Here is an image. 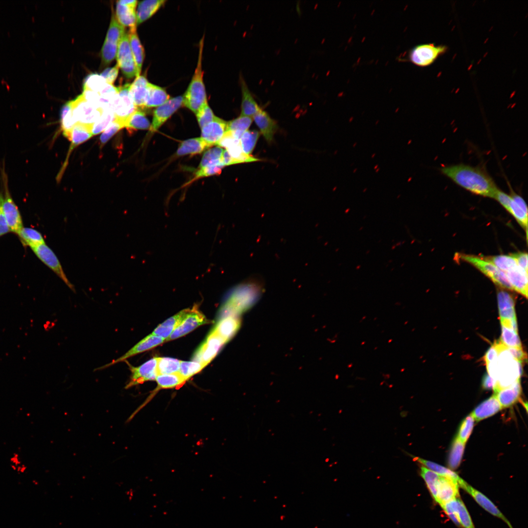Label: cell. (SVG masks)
I'll return each instance as SVG.
<instances>
[{"label":"cell","mask_w":528,"mask_h":528,"mask_svg":"<svg viewBox=\"0 0 528 528\" xmlns=\"http://www.w3.org/2000/svg\"><path fill=\"white\" fill-rule=\"evenodd\" d=\"M196 115L201 129L212 121L215 117L208 103L199 110Z\"/></svg>","instance_id":"9f6ffc18"},{"label":"cell","mask_w":528,"mask_h":528,"mask_svg":"<svg viewBox=\"0 0 528 528\" xmlns=\"http://www.w3.org/2000/svg\"><path fill=\"white\" fill-rule=\"evenodd\" d=\"M253 121L252 117L241 116L227 123V131L240 140L242 134L248 130Z\"/></svg>","instance_id":"ab89813d"},{"label":"cell","mask_w":528,"mask_h":528,"mask_svg":"<svg viewBox=\"0 0 528 528\" xmlns=\"http://www.w3.org/2000/svg\"><path fill=\"white\" fill-rule=\"evenodd\" d=\"M458 484L468 492L483 508L492 515L501 519L506 523L509 528H512L508 520L487 497L469 485L462 479L458 482Z\"/></svg>","instance_id":"ffe728a7"},{"label":"cell","mask_w":528,"mask_h":528,"mask_svg":"<svg viewBox=\"0 0 528 528\" xmlns=\"http://www.w3.org/2000/svg\"><path fill=\"white\" fill-rule=\"evenodd\" d=\"M149 120L142 111L137 110L129 117L125 127L131 130H147L150 128Z\"/></svg>","instance_id":"c3c4849f"},{"label":"cell","mask_w":528,"mask_h":528,"mask_svg":"<svg viewBox=\"0 0 528 528\" xmlns=\"http://www.w3.org/2000/svg\"><path fill=\"white\" fill-rule=\"evenodd\" d=\"M119 71V67L116 64L114 66L105 69L100 74L110 85H112L116 79Z\"/></svg>","instance_id":"94428289"},{"label":"cell","mask_w":528,"mask_h":528,"mask_svg":"<svg viewBox=\"0 0 528 528\" xmlns=\"http://www.w3.org/2000/svg\"><path fill=\"white\" fill-rule=\"evenodd\" d=\"M137 1L121 0L116 1V19L122 26L130 28L136 27L135 8Z\"/></svg>","instance_id":"d6986e66"},{"label":"cell","mask_w":528,"mask_h":528,"mask_svg":"<svg viewBox=\"0 0 528 528\" xmlns=\"http://www.w3.org/2000/svg\"><path fill=\"white\" fill-rule=\"evenodd\" d=\"M241 321L239 316H229L219 320L212 331L227 343L239 330Z\"/></svg>","instance_id":"d4e9b609"},{"label":"cell","mask_w":528,"mask_h":528,"mask_svg":"<svg viewBox=\"0 0 528 528\" xmlns=\"http://www.w3.org/2000/svg\"><path fill=\"white\" fill-rule=\"evenodd\" d=\"M70 101L73 116L76 123L92 128L93 124L100 118L103 110L87 101L82 94Z\"/></svg>","instance_id":"30bf717a"},{"label":"cell","mask_w":528,"mask_h":528,"mask_svg":"<svg viewBox=\"0 0 528 528\" xmlns=\"http://www.w3.org/2000/svg\"><path fill=\"white\" fill-rule=\"evenodd\" d=\"M165 2L164 0H146L139 2L136 12V24H140L150 18Z\"/></svg>","instance_id":"836d02e7"},{"label":"cell","mask_w":528,"mask_h":528,"mask_svg":"<svg viewBox=\"0 0 528 528\" xmlns=\"http://www.w3.org/2000/svg\"><path fill=\"white\" fill-rule=\"evenodd\" d=\"M513 290L528 297V272L518 265L505 273Z\"/></svg>","instance_id":"83f0119b"},{"label":"cell","mask_w":528,"mask_h":528,"mask_svg":"<svg viewBox=\"0 0 528 528\" xmlns=\"http://www.w3.org/2000/svg\"><path fill=\"white\" fill-rule=\"evenodd\" d=\"M210 147L201 137L190 138L182 141L179 144L176 155L181 156L199 154Z\"/></svg>","instance_id":"d6a6232c"},{"label":"cell","mask_w":528,"mask_h":528,"mask_svg":"<svg viewBox=\"0 0 528 528\" xmlns=\"http://www.w3.org/2000/svg\"><path fill=\"white\" fill-rule=\"evenodd\" d=\"M0 190L2 194V206L4 215L10 232L16 234L23 227L22 217L9 189L8 177L5 161L0 166Z\"/></svg>","instance_id":"5b68a950"},{"label":"cell","mask_w":528,"mask_h":528,"mask_svg":"<svg viewBox=\"0 0 528 528\" xmlns=\"http://www.w3.org/2000/svg\"><path fill=\"white\" fill-rule=\"evenodd\" d=\"M242 92L241 116L253 117L261 109L254 99L243 76L240 75Z\"/></svg>","instance_id":"484cf974"},{"label":"cell","mask_w":528,"mask_h":528,"mask_svg":"<svg viewBox=\"0 0 528 528\" xmlns=\"http://www.w3.org/2000/svg\"><path fill=\"white\" fill-rule=\"evenodd\" d=\"M223 151V149L219 146L208 149L204 154L198 168L201 169L222 163L221 157Z\"/></svg>","instance_id":"7dc6e473"},{"label":"cell","mask_w":528,"mask_h":528,"mask_svg":"<svg viewBox=\"0 0 528 528\" xmlns=\"http://www.w3.org/2000/svg\"><path fill=\"white\" fill-rule=\"evenodd\" d=\"M474 421L471 414L468 415L462 421L456 438L465 443L472 432Z\"/></svg>","instance_id":"db71d44e"},{"label":"cell","mask_w":528,"mask_h":528,"mask_svg":"<svg viewBox=\"0 0 528 528\" xmlns=\"http://www.w3.org/2000/svg\"><path fill=\"white\" fill-rule=\"evenodd\" d=\"M501 342L509 348L522 347L521 342L518 334L516 319H501Z\"/></svg>","instance_id":"cb8c5ba5"},{"label":"cell","mask_w":528,"mask_h":528,"mask_svg":"<svg viewBox=\"0 0 528 528\" xmlns=\"http://www.w3.org/2000/svg\"><path fill=\"white\" fill-rule=\"evenodd\" d=\"M482 386L486 390H494L496 386V381L488 374H486L483 376Z\"/></svg>","instance_id":"003e7915"},{"label":"cell","mask_w":528,"mask_h":528,"mask_svg":"<svg viewBox=\"0 0 528 528\" xmlns=\"http://www.w3.org/2000/svg\"><path fill=\"white\" fill-rule=\"evenodd\" d=\"M459 484L457 480L440 476L437 484L436 502L441 505L459 497Z\"/></svg>","instance_id":"7402d4cb"},{"label":"cell","mask_w":528,"mask_h":528,"mask_svg":"<svg viewBox=\"0 0 528 528\" xmlns=\"http://www.w3.org/2000/svg\"><path fill=\"white\" fill-rule=\"evenodd\" d=\"M465 444L457 438L453 442L448 460L449 467L451 469H455L460 465L464 450Z\"/></svg>","instance_id":"7bdbcfd3"},{"label":"cell","mask_w":528,"mask_h":528,"mask_svg":"<svg viewBox=\"0 0 528 528\" xmlns=\"http://www.w3.org/2000/svg\"><path fill=\"white\" fill-rule=\"evenodd\" d=\"M502 409V406L494 394L478 405L471 414L475 421H479L495 415Z\"/></svg>","instance_id":"f1b7e54d"},{"label":"cell","mask_w":528,"mask_h":528,"mask_svg":"<svg viewBox=\"0 0 528 528\" xmlns=\"http://www.w3.org/2000/svg\"><path fill=\"white\" fill-rule=\"evenodd\" d=\"M149 83L146 77L139 75L130 85V93L137 108H145Z\"/></svg>","instance_id":"4316f807"},{"label":"cell","mask_w":528,"mask_h":528,"mask_svg":"<svg viewBox=\"0 0 528 528\" xmlns=\"http://www.w3.org/2000/svg\"><path fill=\"white\" fill-rule=\"evenodd\" d=\"M190 309H185L167 319L158 326L152 334L161 337L166 340L182 319L188 313Z\"/></svg>","instance_id":"1f68e13d"},{"label":"cell","mask_w":528,"mask_h":528,"mask_svg":"<svg viewBox=\"0 0 528 528\" xmlns=\"http://www.w3.org/2000/svg\"><path fill=\"white\" fill-rule=\"evenodd\" d=\"M447 47L434 44H418L412 48L408 53L409 60L414 65L421 67L433 64L440 56L444 54Z\"/></svg>","instance_id":"9c48e42d"},{"label":"cell","mask_w":528,"mask_h":528,"mask_svg":"<svg viewBox=\"0 0 528 528\" xmlns=\"http://www.w3.org/2000/svg\"><path fill=\"white\" fill-rule=\"evenodd\" d=\"M208 323V320L198 308L196 306L190 309L188 313L182 319L166 341L172 340L189 333L200 325Z\"/></svg>","instance_id":"9a60e30c"},{"label":"cell","mask_w":528,"mask_h":528,"mask_svg":"<svg viewBox=\"0 0 528 528\" xmlns=\"http://www.w3.org/2000/svg\"><path fill=\"white\" fill-rule=\"evenodd\" d=\"M224 166L222 164L215 165L198 169L195 173L193 180L196 179L214 175H219L221 172L222 169Z\"/></svg>","instance_id":"680465c9"},{"label":"cell","mask_w":528,"mask_h":528,"mask_svg":"<svg viewBox=\"0 0 528 528\" xmlns=\"http://www.w3.org/2000/svg\"><path fill=\"white\" fill-rule=\"evenodd\" d=\"M510 193L507 194L500 189L494 199L511 214L525 230L528 237V208L523 198L509 187Z\"/></svg>","instance_id":"8992f818"},{"label":"cell","mask_w":528,"mask_h":528,"mask_svg":"<svg viewBox=\"0 0 528 528\" xmlns=\"http://www.w3.org/2000/svg\"><path fill=\"white\" fill-rule=\"evenodd\" d=\"M165 341V339L151 333L140 340L123 355L112 361L110 363L97 368L96 370L103 369L117 363L125 361L128 358L152 349L161 345Z\"/></svg>","instance_id":"e0dca14e"},{"label":"cell","mask_w":528,"mask_h":528,"mask_svg":"<svg viewBox=\"0 0 528 528\" xmlns=\"http://www.w3.org/2000/svg\"><path fill=\"white\" fill-rule=\"evenodd\" d=\"M129 366L131 374L125 389H129L148 381L155 380L157 375V357H154L137 367L129 364Z\"/></svg>","instance_id":"5bb4252c"},{"label":"cell","mask_w":528,"mask_h":528,"mask_svg":"<svg viewBox=\"0 0 528 528\" xmlns=\"http://www.w3.org/2000/svg\"><path fill=\"white\" fill-rule=\"evenodd\" d=\"M508 351L511 354L512 356L516 360L522 362V361L525 360L526 355L522 349V347L519 348H509L507 347Z\"/></svg>","instance_id":"03108f58"},{"label":"cell","mask_w":528,"mask_h":528,"mask_svg":"<svg viewBox=\"0 0 528 528\" xmlns=\"http://www.w3.org/2000/svg\"><path fill=\"white\" fill-rule=\"evenodd\" d=\"M155 381L157 384L156 388L148 396L145 402L131 415L129 417L130 419H132L135 415L149 402L157 392L164 389L179 388L186 381L178 372L171 374L157 375Z\"/></svg>","instance_id":"ac0fdd59"},{"label":"cell","mask_w":528,"mask_h":528,"mask_svg":"<svg viewBox=\"0 0 528 528\" xmlns=\"http://www.w3.org/2000/svg\"><path fill=\"white\" fill-rule=\"evenodd\" d=\"M180 362V360L175 358L157 357V375L178 373Z\"/></svg>","instance_id":"bcb514c9"},{"label":"cell","mask_w":528,"mask_h":528,"mask_svg":"<svg viewBox=\"0 0 528 528\" xmlns=\"http://www.w3.org/2000/svg\"><path fill=\"white\" fill-rule=\"evenodd\" d=\"M457 255L459 259L476 268L497 286L503 288L513 290L506 274L490 262L484 258L475 255L459 253Z\"/></svg>","instance_id":"52a82bcc"},{"label":"cell","mask_w":528,"mask_h":528,"mask_svg":"<svg viewBox=\"0 0 528 528\" xmlns=\"http://www.w3.org/2000/svg\"><path fill=\"white\" fill-rule=\"evenodd\" d=\"M203 45L204 36L199 42L197 67L191 81L183 96V105L195 114L208 103L202 69Z\"/></svg>","instance_id":"277c9868"},{"label":"cell","mask_w":528,"mask_h":528,"mask_svg":"<svg viewBox=\"0 0 528 528\" xmlns=\"http://www.w3.org/2000/svg\"><path fill=\"white\" fill-rule=\"evenodd\" d=\"M227 123L215 116L212 121L201 128V138L211 146L217 145L227 132Z\"/></svg>","instance_id":"44dd1931"},{"label":"cell","mask_w":528,"mask_h":528,"mask_svg":"<svg viewBox=\"0 0 528 528\" xmlns=\"http://www.w3.org/2000/svg\"><path fill=\"white\" fill-rule=\"evenodd\" d=\"M498 306L501 319H516L515 302L512 295L503 289L497 293Z\"/></svg>","instance_id":"f546056e"},{"label":"cell","mask_w":528,"mask_h":528,"mask_svg":"<svg viewBox=\"0 0 528 528\" xmlns=\"http://www.w3.org/2000/svg\"><path fill=\"white\" fill-rule=\"evenodd\" d=\"M123 128L124 127L121 123L114 120L101 134L100 138L101 145H104L113 135Z\"/></svg>","instance_id":"91938a15"},{"label":"cell","mask_w":528,"mask_h":528,"mask_svg":"<svg viewBox=\"0 0 528 528\" xmlns=\"http://www.w3.org/2000/svg\"><path fill=\"white\" fill-rule=\"evenodd\" d=\"M457 498L453 499L441 506L450 519L458 526H461L458 514Z\"/></svg>","instance_id":"6f0895ef"},{"label":"cell","mask_w":528,"mask_h":528,"mask_svg":"<svg viewBox=\"0 0 528 528\" xmlns=\"http://www.w3.org/2000/svg\"><path fill=\"white\" fill-rule=\"evenodd\" d=\"M100 118L92 126L91 133L96 135L104 131L115 120L114 114L110 109L102 110Z\"/></svg>","instance_id":"f907efd6"},{"label":"cell","mask_w":528,"mask_h":528,"mask_svg":"<svg viewBox=\"0 0 528 528\" xmlns=\"http://www.w3.org/2000/svg\"><path fill=\"white\" fill-rule=\"evenodd\" d=\"M255 124L266 142L270 144L273 141L274 136L278 130L277 123L267 112L261 109L253 116Z\"/></svg>","instance_id":"603a6c76"},{"label":"cell","mask_w":528,"mask_h":528,"mask_svg":"<svg viewBox=\"0 0 528 528\" xmlns=\"http://www.w3.org/2000/svg\"><path fill=\"white\" fill-rule=\"evenodd\" d=\"M498 352L496 360L497 372L494 392L508 387L520 380L522 374V362L515 359L507 347L500 340L494 343Z\"/></svg>","instance_id":"3957f363"},{"label":"cell","mask_w":528,"mask_h":528,"mask_svg":"<svg viewBox=\"0 0 528 528\" xmlns=\"http://www.w3.org/2000/svg\"><path fill=\"white\" fill-rule=\"evenodd\" d=\"M264 290L261 277L253 275L234 287L220 308V319L239 315L250 308L261 297Z\"/></svg>","instance_id":"7a4b0ae2"},{"label":"cell","mask_w":528,"mask_h":528,"mask_svg":"<svg viewBox=\"0 0 528 528\" xmlns=\"http://www.w3.org/2000/svg\"><path fill=\"white\" fill-rule=\"evenodd\" d=\"M182 105L183 96H178L170 98L158 107L154 111L151 132L156 131Z\"/></svg>","instance_id":"2e32d148"},{"label":"cell","mask_w":528,"mask_h":528,"mask_svg":"<svg viewBox=\"0 0 528 528\" xmlns=\"http://www.w3.org/2000/svg\"><path fill=\"white\" fill-rule=\"evenodd\" d=\"M484 258L493 264L504 273L518 266L515 259L511 254L499 255Z\"/></svg>","instance_id":"f6af8a7d"},{"label":"cell","mask_w":528,"mask_h":528,"mask_svg":"<svg viewBox=\"0 0 528 528\" xmlns=\"http://www.w3.org/2000/svg\"><path fill=\"white\" fill-rule=\"evenodd\" d=\"M205 367L203 364L195 361L180 360L178 373L187 381L192 376L199 373Z\"/></svg>","instance_id":"f5cc1de1"},{"label":"cell","mask_w":528,"mask_h":528,"mask_svg":"<svg viewBox=\"0 0 528 528\" xmlns=\"http://www.w3.org/2000/svg\"><path fill=\"white\" fill-rule=\"evenodd\" d=\"M515 259L518 265L528 272V254L519 252L511 254Z\"/></svg>","instance_id":"be15d7a7"},{"label":"cell","mask_w":528,"mask_h":528,"mask_svg":"<svg viewBox=\"0 0 528 528\" xmlns=\"http://www.w3.org/2000/svg\"><path fill=\"white\" fill-rule=\"evenodd\" d=\"M125 33V27L118 22L113 13L111 16L104 42L112 45H118L120 39Z\"/></svg>","instance_id":"b9f144b4"},{"label":"cell","mask_w":528,"mask_h":528,"mask_svg":"<svg viewBox=\"0 0 528 528\" xmlns=\"http://www.w3.org/2000/svg\"><path fill=\"white\" fill-rule=\"evenodd\" d=\"M521 391L520 381H518L508 387L494 392V395L503 408L509 407L518 401Z\"/></svg>","instance_id":"4dcf8cb0"},{"label":"cell","mask_w":528,"mask_h":528,"mask_svg":"<svg viewBox=\"0 0 528 528\" xmlns=\"http://www.w3.org/2000/svg\"><path fill=\"white\" fill-rule=\"evenodd\" d=\"M128 33L131 51L137 68V76H138L140 75L144 60V49L137 35L136 27L130 28Z\"/></svg>","instance_id":"e575fe53"},{"label":"cell","mask_w":528,"mask_h":528,"mask_svg":"<svg viewBox=\"0 0 528 528\" xmlns=\"http://www.w3.org/2000/svg\"><path fill=\"white\" fill-rule=\"evenodd\" d=\"M24 246L31 249L45 243L42 234L36 229L31 227H23L17 234Z\"/></svg>","instance_id":"8d00e7d4"},{"label":"cell","mask_w":528,"mask_h":528,"mask_svg":"<svg viewBox=\"0 0 528 528\" xmlns=\"http://www.w3.org/2000/svg\"><path fill=\"white\" fill-rule=\"evenodd\" d=\"M35 255L44 264L52 270L72 290L74 286L68 280L58 257L45 243L31 248Z\"/></svg>","instance_id":"7c38bea8"},{"label":"cell","mask_w":528,"mask_h":528,"mask_svg":"<svg viewBox=\"0 0 528 528\" xmlns=\"http://www.w3.org/2000/svg\"><path fill=\"white\" fill-rule=\"evenodd\" d=\"M498 354V350L494 343L489 348L486 352L484 360L485 364L493 362L497 358Z\"/></svg>","instance_id":"e7e4bbea"},{"label":"cell","mask_w":528,"mask_h":528,"mask_svg":"<svg viewBox=\"0 0 528 528\" xmlns=\"http://www.w3.org/2000/svg\"><path fill=\"white\" fill-rule=\"evenodd\" d=\"M117 65L124 75L128 79L137 77V71L131 51L128 33L120 39L116 53Z\"/></svg>","instance_id":"8fae6325"},{"label":"cell","mask_w":528,"mask_h":528,"mask_svg":"<svg viewBox=\"0 0 528 528\" xmlns=\"http://www.w3.org/2000/svg\"><path fill=\"white\" fill-rule=\"evenodd\" d=\"M91 129L90 127L81 124H75L68 138L71 141L70 151L85 142L92 136Z\"/></svg>","instance_id":"74e56055"},{"label":"cell","mask_w":528,"mask_h":528,"mask_svg":"<svg viewBox=\"0 0 528 528\" xmlns=\"http://www.w3.org/2000/svg\"><path fill=\"white\" fill-rule=\"evenodd\" d=\"M60 122L63 134L68 139L71 130L76 123L73 116L70 101L66 103L61 110Z\"/></svg>","instance_id":"f35d334b"},{"label":"cell","mask_w":528,"mask_h":528,"mask_svg":"<svg viewBox=\"0 0 528 528\" xmlns=\"http://www.w3.org/2000/svg\"><path fill=\"white\" fill-rule=\"evenodd\" d=\"M414 461L437 473L440 476L447 477L456 480L458 482L462 479L455 472L444 466L418 457L411 455Z\"/></svg>","instance_id":"60d3db41"},{"label":"cell","mask_w":528,"mask_h":528,"mask_svg":"<svg viewBox=\"0 0 528 528\" xmlns=\"http://www.w3.org/2000/svg\"><path fill=\"white\" fill-rule=\"evenodd\" d=\"M10 232V230L3 212L2 206V194L0 190V237Z\"/></svg>","instance_id":"6125c7cd"},{"label":"cell","mask_w":528,"mask_h":528,"mask_svg":"<svg viewBox=\"0 0 528 528\" xmlns=\"http://www.w3.org/2000/svg\"><path fill=\"white\" fill-rule=\"evenodd\" d=\"M259 136L260 133L256 130H248L242 134L240 142L243 153L250 155L256 146Z\"/></svg>","instance_id":"681fc988"},{"label":"cell","mask_w":528,"mask_h":528,"mask_svg":"<svg viewBox=\"0 0 528 528\" xmlns=\"http://www.w3.org/2000/svg\"><path fill=\"white\" fill-rule=\"evenodd\" d=\"M458 514L461 525L464 528H475L472 519L462 501L457 498Z\"/></svg>","instance_id":"11a10c76"},{"label":"cell","mask_w":528,"mask_h":528,"mask_svg":"<svg viewBox=\"0 0 528 528\" xmlns=\"http://www.w3.org/2000/svg\"><path fill=\"white\" fill-rule=\"evenodd\" d=\"M108 84L100 74H91L88 75L85 80L83 90L99 93L106 87Z\"/></svg>","instance_id":"816d5d0a"},{"label":"cell","mask_w":528,"mask_h":528,"mask_svg":"<svg viewBox=\"0 0 528 528\" xmlns=\"http://www.w3.org/2000/svg\"><path fill=\"white\" fill-rule=\"evenodd\" d=\"M419 474L424 481L432 497L436 501L437 484L440 475L421 465L420 466Z\"/></svg>","instance_id":"ee69618b"},{"label":"cell","mask_w":528,"mask_h":528,"mask_svg":"<svg viewBox=\"0 0 528 528\" xmlns=\"http://www.w3.org/2000/svg\"><path fill=\"white\" fill-rule=\"evenodd\" d=\"M224 340L212 330L196 352L193 361L206 366L216 356L223 345Z\"/></svg>","instance_id":"4fadbf2b"},{"label":"cell","mask_w":528,"mask_h":528,"mask_svg":"<svg viewBox=\"0 0 528 528\" xmlns=\"http://www.w3.org/2000/svg\"><path fill=\"white\" fill-rule=\"evenodd\" d=\"M130 85L127 83L117 87L118 93L110 104L115 120L124 127L129 117L137 110L130 93Z\"/></svg>","instance_id":"ba28073f"},{"label":"cell","mask_w":528,"mask_h":528,"mask_svg":"<svg viewBox=\"0 0 528 528\" xmlns=\"http://www.w3.org/2000/svg\"><path fill=\"white\" fill-rule=\"evenodd\" d=\"M170 98V96L165 89L149 83L145 108L159 107L164 104Z\"/></svg>","instance_id":"d590c367"},{"label":"cell","mask_w":528,"mask_h":528,"mask_svg":"<svg viewBox=\"0 0 528 528\" xmlns=\"http://www.w3.org/2000/svg\"><path fill=\"white\" fill-rule=\"evenodd\" d=\"M440 173L455 184L476 195L494 198L499 188L484 167L463 163L444 166Z\"/></svg>","instance_id":"6da1fadb"}]
</instances>
